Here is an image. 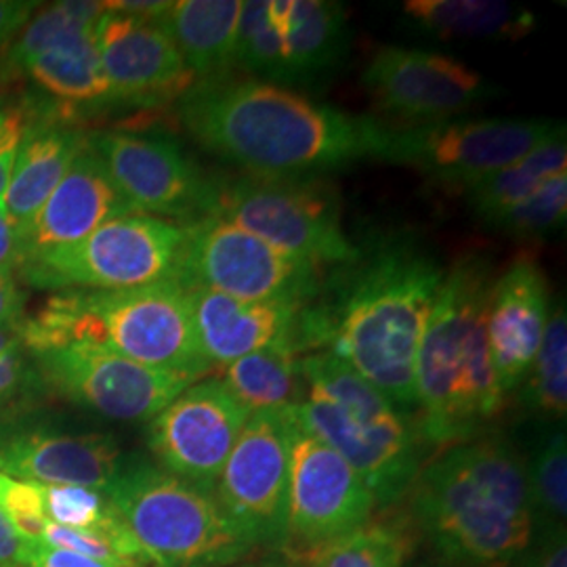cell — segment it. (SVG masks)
<instances>
[{
  "label": "cell",
  "mask_w": 567,
  "mask_h": 567,
  "mask_svg": "<svg viewBox=\"0 0 567 567\" xmlns=\"http://www.w3.org/2000/svg\"><path fill=\"white\" fill-rule=\"evenodd\" d=\"M567 171L566 128L540 143L524 158L489 173L465 187L466 198L477 217L494 225L513 206L524 203L543 183Z\"/></svg>",
  "instance_id": "29"
},
{
  "label": "cell",
  "mask_w": 567,
  "mask_h": 567,
  "mask_svg": "<svg viewBox=\"0 0 567 567\" xmlns=\"http://www.w3.org/2000/svg\"><path fill=\"white\" fill-rule=\"evenodd\" d=\"M37 547L0 511V567H34Z\"/></svg>",
  "instance_id": "41"
},
{
  "label": "cell",
  "mask_w": 567,
  "mask_h": 567,
  "mask_svg": "<svg viewBox=\"0 0 567 567\" xmlns=\"http://www.w3.org/2000/svg\"><path fill=\"white\" fill-rule=\"evenodd\" d=\"M210 215L309 264H353L362 248L347 238L341 210L324 183L244 175L215 183Z\"/></svg>",
  "instance_id": "8"
},
{
  "label": "cell",
  "mask_w": 567,
  "mask_h": 567,
  "mask_svg": "<svg viewBox=\"0 0 567 567\" xmlns=\"http://www.w3.org/2000/svg\"><path fill=\"white\" fill-rule=\"evenodd\" d=\"M404 13L440 39L519 41L536 28L527 9L498 0H408Z\"/></svg>",
  "instance_id": "27"
},
{
  "label": "cell",
  "mask_w": 567,
  "mask_h": 567,
  "mask_svg": "<svg viewBox=\"0 0 567 567\" xmlns=\"http://www.w3.org/2000/svg\"><path fill=\"white\" fill-rule=\"evenodd\" d=\"M126 215L137 213L86 143L34 219L18 234V264L42 250L79 243Z\"/></svg>",
  "instance_id": "21"
},
{
  "label": "cell",
  "mask_w": 567,
  "mask_h": 567,
  "mask_svg": "<svg viewBox=\"0 0 567 567\" xmlns=\"http://www.w3.org/2000/svg\"><path fill=\"white\" fill-rule=\"evenodd\" d=\"M240 0H182L158 21L196 79H221L236 63Z\"/></svg>",
  "instance_id": "25"
},
{
  "label": "cell",
  "mask_w": 567,
  "mask_h": 567,
  "mask_svg": "<svg viewBox=\"0 0 567 567\" xmlns=\"http://www.w3.org/2000/svg\"><path fill=\"white\" fill-rule=\"evenodd\" d=\"M519 567H567L566 529L534 534Z\"/></svg>",
  "instance_id": "40"
},
{
  "label": "cell",
  "mask_w": 567,
  "mask_h": 567,
  "mask_svg": "<svg viewBox=\"0 0 567 567\" xmlns=\"http://www.w3.org/2000/svg\"><path fill=\"white\" fill-rule=\"evenodd\" d=\"M86 143L137 215L192 224L210 215L215 183L185 156L179 143L128 131L95 133Z\"/></svg>",
  "instance_id": "15"
},
{
  "label": "cell",
  "mask_w": 567,
  "mask_h": 567,
  "mask_svg": "<svg viewBox=\"0 0 567 567\" xmlns=\"http://www.w3.org/2000/svg\"><path fill=\"white\" fill-rule=\"evenodd\" d=\"M404 534L389 524L365 522L343 538L318 548L305 561L307 567H404Z\"/></svg>",
  "instance_id": "32"
},
{
  "label": "cell",
  "mask_w": 567,
  "mask_h": 567,
  "mask_svg": "<svg viewBox=\"0 0 567 567\" xmlns=\"http://www.w3.org/2000/svg\"><path fill=\"white\" fill-rule=\"evenodd\" d=\"M95 44L112 103L152 107L182 100L196 84L163 25L107 9L95 23Z\"/></svg>",
  "instance_id": "19"
},
{
  "label": "cell",
  "mask_w": 567,
  "mask_h": 567,
  "mask_svg": "<svg viewBox=\"0 0 567 567\" xmlns=\"http://www.w3.org/2000/svg\"><path fill=\"white\" fill-rule=\"evenodd\" d=\"M21 343L37 353L65 343L102 344L189 381L213 370L204 360L187 288L179 280L124 290H63L28 322Z\"/></svg>",
  "instance_id": "5"
},
{
  "label": "cell",
  "mask_w": 567,
  "mask_h": 567,
  "mask_svg": "<svg viewBox=\"0 0 567 567\" xmlns=\"http://www.w3.org/2000/svg\"><path fill=\"white\" fill-rule=\"evenodd\" d=\"M196 142L246 175L305 179L362 158L381 161L391 126L351 116L265 81L194 84L179 100Z\"/></svg>",
  "instance_id": "2"
},
{
  "label": "cell",
  "mask_w": 567,
  "mask_h": 567,
  "mask_svg": "<svg viewBox=\"0 0 567 567\" xmlns=\"http://www.w3.org/2000/svg\"><path fill=\"white\" fill-rule=\"evenodd\" d=\"M564 128V124L536 118H477L391 128L381 161L468 187L524 158Z\"/></svg>",
  "instance_id": "11"
},
{
  "label": "cell",
  "mask_w": 567,
  "mask_h": 567,
  "mask_svg": "<svg viewBox=\"0 0 567 567\" xmlns=\"http://www.w3.org/2000/svg\"><path fill=\"white\" fill-rule=\"evenodd\" d=\"M44 385L105 419L150 423L194 381L133 362L102 344L65 343L32 353Z\"/></svg>",
  "instance_id": "12"
},
{
  "label": "cell",
  "mask_w": 567,
  "mask_h": 567,
  "mask_svg": "<svg viewBox=\"0 0 567 567\" xmlns=\"http://www.w3.org/2000/svg\"><path fill=\"white\" fill-rule=\"evenodd\" d=\"M527 379L529 404L550 419H566L567 316L564 301L550 309L547 330Z\"/></svg>",
  "instance_id": "31"
},
{
  "label": "cell",
  "mask_w": 567,
  "mask_h": 567,
  "mask_svg": "<svg viewBox=\"0 0 567 567\" xmlns=\"http://www.w3.org/2000/svg\"><path fill=\"white\" fill-rule=\"evenodd\" d=\"M0 265L18 267V234L0 208Z\"/></svg>",
  "instance_id": "45"
},
{
  "label": "cell",
  "mask_w": 567,
  "mask_h": 567,
  "mask_svg": "<svg viewBox=\"0 0 567 567\" xmlns=\"http://www.w3.org/2000/svg\"><path fill=\"white\" fill-rule=\"evenodd\" d=\"M282 37L286 82L318 79L343 60L349 25L343 7L326 0H267Z\"/></svg>",
  "instance_id": "24"
},
{
  "label": "cell",
  "mask_w": 567,
  "mask_h": 567,
  "mask_svg": "<svg viewBox=\"0 0 567 567\" xmlns=\"http://www.w3.org/2000/svg\"><path fill=\"white\" fill-rule=\"evenodd\" d=\"M23 301L25 297L16 278V267L0 265V328L20 324Z\"/></svg>",
  "instance_id": "42"
},
{
  "label": "cell",
  "mask_w": 567,
  "mask_h": 567,
  "mask_svg": "<svg viewBox=\"0 0 567 567\" xmlns=\"http://www.w3.org/2000/svg\"><path fill=\"white\" fill-rule=\"evenodd\" d=\"M39 2L32 0H0V47L18 39L25 23L37 13Z\"/></svg>",
  "instance_id": "43"
},
{
  "label": "cell",
  "mask_w": 567,
  "mask_h": 567,
  "mask_svg": "<svg viewBox=\"0 0 567 567\" xmlns=\"http://www.w3.org/2000/svg\"><path fill=\"white\" fill-rule=\"evenodd\" d=\"M290 477V419L288 408L248 414L243 433L231 447L215 494L257 547H284Z\"/></svg>",
  "instance_id": "13"
},
{
  "label": "cell",
  "mask_w": 567,
  "mask_h": 567,
  "mask_svg": "<svg viewBox=\"0 0 567 567\" xmlns=\"http://www.w3.org/2000/svg\"><path fill=\"white\" fill-rule=\"evenodd\" d=\"M299 423L341 454L364 480L374 503L391 505L412 487L421 471L419 421L389 405L381 412L349 414L316 398L292 405Z\"/></svg>",
  "instance_id": "14"
},
{
  "label": "cell",
  "mask_w": 567,
  "mask_h": 567,
  "mask_svg": "<svg viewBox=\"0 0 567 567\" xmlns=\"http://www.w3.org/2000/svg\"><path fill=\"white\" fill-rule=\"evenodd\" d=\"M122 524L154 567H225L255 547L225 513L215 492L163 466L122 463L105 487Z\"/></svg>",
  "instance_id": "6"
},
{
  "label": "cell",
  "mask_w": 567,
  "mask_h": 567,
  "mask_svg": "<svg viewBox=\"0 0 567 567\" xmlns=\"http://www.w3.org/2000/svg\"><path fill=\"white\" fill-rule=\"evenodd\" d=\"M192 318L204 360L234 364L248 353L295 337L297 301H244L206 288H187Z\"/></svg>",
  "instance_id": "22"
},
{
  "label": "cell",
  "mask_w": 567,
  "mask_h": 567,
  "mask_svg": "<svg viewBox=\"0 0 567 567\" xmlns=\"http://www.w3.org/2000/svg\"><path fill=\"white\" fill-rule=\"evenodd\" d=\"M41 484L23 482L0 473V511L23 538L41 543L42 529L49 524L42 515Z\"/></svg>",
  "instance_id": "37"
},
{
  "label": "cell",
  "mask_w": 567,
  "mask_h": 567,
  "mask_svg": "<svg viewBox=\"0 0 567 567\" xmlns=\"http://www.w3.org/2000/svg\"><path fill=\"white\" fill-rule=\"evenodd\" d=\"M236 63L265 82H286L282 37L269 20L267 0H246L243 2L238 42H236Z\"/></svg>",
  "instance_id": "33"
},
{
  "label": "cell",
  "mask_w": 567,
  "mask_h": 567,
  "mask_svg": "<svg viewBox=\"0 0 567 567\" xmlns=\"http://www.w3.org/2000/svg\"><path fill=\"white\" fill-rule=\"evenodd\" d=\"M364 82L386 114L423 124L452 121L492 91L463 61L405 47L381 49L368 63Z\"/></svg>",
  "instance_id": "17"
},
{
  "label": "cell",
  "mask_w": 567,
  "mask_h": 567,
  "mask_svg": "<svg viewBox=\"0 0 567 567\" xmlns=\"http://www.w3.org/2000/svg\"><path fill=\"white\" fill-rule=\"evenodd\" d=\"M185 225L150 215H126L79 243L30 255L21 278L42 290H124L177 280Z\"/></svg>",
  "instance_id": "7"
},
{
  "label": "cell",
  "mask_w": 567,
  "mask_h": 567,
  "mask_svg": "<svg viewBox=\"0 0 567 567\" xmlns=\"http://www.w3.org/2000/svg\"><path fill=\"white\" fill-rule=\"evenodd\" d=\"M30 81L68 107L112 105L95 44V25H84L21 63Z\"/></svg>",
  "instance_id": "26"
},
{
  "label": "cell",
  "mask_w": 567,
  "mask_h": 567,
  "mask_svg": "<svg viewBox=\"0 0 567 567\" xmlns=\"http://www.w3.org/2000/svg\"><path fill=\"white\" fill-rule=\"evenodd\" d=\"M34 567H121L114 564H105V561H97L91 557H84L79 553L72 550H63V548L47 547V545H39L37 547V559H34Z\"/></svg>",
  "instance_id": "44"
},
{
  "label": "cell",
  "mask_w": 567,
  "mask_h": 567,
  "mask_svg": "<svg viewBox=\"0 0 567 567\" xmlns=\"http://www.w3.org/2000/svg\"><path fill=\"white\" fill-rule=\"evenodd\" d=\"M248 414L224 381H203L187 386L147 423V447L164 471L215 492Z\"/></svg>",
  "instance_id": "16"
},
{
  "label": "cell",
  "mask_w": 567,
  "mask_h": 567,
  "mask_svg": "<svg viewBox=\"0 0 567 567\" xmlns=\"http://www.w3.org/2000/svg\"><path fill=\"white\" fill-rule=\"evenodd\" d=\"M105 11V2H82V0H70V2H55L49 9H42L32 16V20L25 23V28L18 34L9 51V61L21 68V63L32 60L53 42L84 28L95 25Z\"/></svg>",
  "instance_id": "34"
},
{
  "label": "cell",
  "mask_w": 567,
  "mask_h": 567,
  "mask_svg": "<svg viewBox=\"0 0 567 567\" xmlns=\"http://www.w3.org/2000/svg\"><path fill=\"white\" fill-rule=\"evenodd\" d=\"M550 316L547 278L538 259L522 252L494 280L487 305V347L503 393L522 385L540 349Z\"/></svg>",
  "instance_id": "20"
},
{
  "label": "cell",
  "mask_w": 567,
  "mask_h": 567,
  "mask_svg": "<svg viewBox=\"0 0 567 567\" xmlns=\"http://www.w3.org/2000/svg\"><path fill=\"white\" fill-rule=\"evenodd\" d=\"M527 468L534 534L566 529L567 444L564 431H553L536 447Z\"/></svg>",
  "instance_id": "30"
},
{
  "label": "cell",
  "mask_w": 567,
  "mask_h": 567,
  "mask_svg": "<svg viewBox=\"0 0 567 567\" xmlns=\"http://www.w3.org/2000/svg\"><path fill=\"white\" fill-rule=\"evenodd\" d=\"M290 477L284 547L307 559L370 522L374 496L358 471L307 431L288 408Z\"/></svg>",
  "instance_id": "10"
},
{
  "label": "cell",
  "mask_w": 567,
  "mask_h": 567,
  "mask_svg": "<svg viewBox=\"0 0 567 567\" xmlns=\"http://www.w3.org/2000/svg\"><path fill=\"white\" fill-rule=\"evenodd\" d=\"M42 515L49 524L72 529H110L121 515L103 489L81 486H42Z\"/></svg>",
  "instance_id": "35"
},
{
  "label": "cell",
  "mask_w": 567,
  "mask_h": 567,
  "mask_svg": "<svg viewBox=\"0 0 567 567\" xmlns=\"http://www.w3.org/2000/svg\"><path fill=\"white\" fill-rule=\"evenodd\" d=\"M41 383L34 360L25 355L23 344L0 353V419L9 416V410L30 398Z\"/></svg>",
  "instance_id": "38"
},
{
  "label": "cell",
  "mask_w": 567,
  "mask_h": 567,
  "mask_svg": "<svg viewBox=\"0 0 567 567\" xmlns=\"http://www.w3.org/2000/svg\"><path fill=\"white\" fill-rule=\"evenodd\" d=\"M28 121L30 118L25 116L23 107L0 102V208Z\"/></svg>",
  "instance_id": "39"
},
{
  "label": "cell",
  "mask_w": 567,
  "mask_h": 567,
  "mask_svg": "<svg viewBox=\"0 0 567 567\" xmlns=\"http://www.w3.org/2000/svg\"><path fill=\"white\" fill-rule=\"evenodd\" d=\"M567 217V171L543 183L524 203L513 206L494 227L515 238H543L564 229Z\"/></svg>",
  "instance_id": "36"
},
{
  "label": "cell",
  "mask_w": 567,
  "mask_h": 567,
  "mask_svg": "<svg viewBox=\"0 0 567 567\" xmlns=\"http://www.w3.org/2000/svg\"><path fill=\"white\" fill-rule=\"evenodd\" d=\"M122 463L121 446L107 433H76L18 414L0 419V473L9 477L105 492Z\"/></svg>",
  "instance_id": "18"
},
{
  "label": "cell",
  "mask_w": 567,
  "mask_h": 567,
  "mask_svg": "<svg viewBox=\"0 0 567 567\" xmlns=\"http://www.w3.org/2000/svg\"><path fill=\"white\" fill-rule=\"evenodd\" d=\"M84 145L86 135L74 126L28 121L2 200V213L16 234L34 219Z\"/></svg>",
  "instance_id": "23"
},
{
  "label": "cell",
  "mask_w": 567,
  "mask_h": 567,
  "mask_svg": "<svg viewBox=\"0 0 567 567\" xmlns=\"http://www.w3.org/2000/svg\"><path fill=\"white\" fill-rule=\"evenodd\" d=\"M252 567H299L295 566L290 559H269V561H264V564H259V566Z\"/></svg>",
  "instance_id": "46"
},
{
  "label": "cell",
  "mask_w": 567,
  "mask_h": 567,
  "mask_svg": "<svg viewBox=\"0 0 567 567\" xmlns=\"http://www.w3.org/2000/svg\"><path fill=\"white\" fill-rule=\"evenodd\" d=\"M295 337L248 353L225 368L224 385L250 414L305 400L301 353Z\"/></svg>",
  "instance_id": "28"
},
{
  "label": "cell",
  "mask_w": 567,
  "mask_h": 567,
  "mask_svg": "<svg viewBox=\"0 0 567 567\" xmlns=\"http://www.w3.org/2000/svg\"><path fill=\"white\" fill-rule=\"evenodd\" d=\"M492 286L486 259L471 255L456 261L426 322L416 355V404L421 435L433 446L471 442L505 408L487 347Z\"/></svg>",
  "instance_id": "4"
},
{
  "label": "cell",
  "mask_w": 567,
  "mask_h": 567,
  "mask_svg": "<svg viewBox=\"0 0 567 567\" xmlns=\"http://www.w3.org/2000/svg\"><path fill=\"white\" fill-rule=\"evenodd\" d=\"M177 280L185 288H206L244 301L309 303L320 284L322 267L282 250L208 215L185 225V246Z\"/></svg>",
  "instance_id": "9"
},
{
  "label": "cell",
  "mask_w": 567,
  "mask_h": 567,
  "mask_svg": "<svg viewBox=\"0 0 567 567\" xmlns=\"http://www.w3.org/2000/svg\"><path fill=\"white\" fill-rule=\"evenodd\" d=\"M444 276L416 244H377L320 284L295 341L337 355L405 412L416 405V355Z\"/></svg>",
  "instance_id": "1"
},
{
  "label": "cell",
  "mask_w": 567,
  "mask_h": 567,
  "mask_svg": "<svg viewBox=\"0 0 567 567\" xmlns=\"http://www.w3.org/2000/svg\"><path fill=\"white\" fill-rule=\"evenodd\" d=\"M414 519L452 564L508 567L534 538L527 468L503 440H471L419 471Z\"/></svg>",
  "instance_id": "3"
}]
</instances>
